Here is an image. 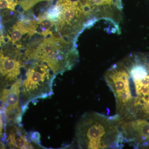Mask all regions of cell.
I'll use <instances>...</instances> for the list:
<instances>
[{"instance_id":"obj_1","label":"cell","mask_w":149,"mask_h":149,"mask_svg":"<svg viewBox=\"0 0 149 149\" xmlns=\"http://www.w3.org/2000/svg\"><path fill=\"white\" fill-rule=\"evenodd\" d=\"M122 119L95 112L85 113L77 123L75 140L80 149H120L123 146L120 132Z\"/></svg>"},{"instance_id":"obj_2","label":"cell","mask_w":149,"mask_h":149,"mask_svg":"<svg viewBox=\"0 0 149 149\" xmlns=\"http://www.w3.org/2000/svg\"><path fill=\"white\" fill-rule=\"evenodd\" d=\"M55 76L45 63L37 60L29 61L20 93V103L24 111L29 102L38 98H46L52 95Z\"/></svg>"},{"instance_id":"obj_3","label":"cell","mask_w":149,"mask_h":149,"mask_svg":"<svg viewBox=\"0 0 149 149\" xmlns=\"http://www.w3.org/2000/svg\"><path fill=\"white\" fill-rule=\"evenodd\" d=\"M107 85L114 94L116 114L123 121L129 119L134 105L129 89L128 69L123 61L112 65L104 76Z\"/></svg>"},{"instance_id":"obj_4","label":"cell","mask_w":149,"mask_h":149,"mask_svg":"<svg viewBox=\"0 0 149 149\" xmlns=\"http://www.w3.org/2000/svg\"><path fill=\"white\" fill-rule=\"evenodd\" d=\"M22 49L9 42H4L0 47V91L9 88L21 78L29 60Z\"/></svg>"},{"instance_id":"obj_5","label":"cell","mask_w":149,"mask_h":149,"mask_svg":"<svg viewBox=\"0 0 149 149\" xmlns=\"http://www.w3.org/2000/svg\"><path fill=\"white\" fill-rule=\"evenodd\" d=\"M120 132L123 144H129L135 148L149 145V122L145 119L123 121Z\"/></svg>"},{"instance_id":"obj_6","label":"cell","mask_w":149,"mask_h":149,"mask_svg":"<svg viewBox=\"0 0 149 149\" xmlns=\"http://www.w3.org/2000/svg\"><path fill=\"white\" fill-rule=\"evenodd\" d=\"M20 124L8 123L6 124L5 139L11 148L34 149L40 148L26 134Z\"/></svg>"},{"instance_id":"obj_7","label":"cell","mask_w":149,"mask_h":149,"mask_svg":"<svg viewBox=\"0 0 149 149\" xmlns=\"http://www.w3.org/2000/svg\"><path fill=\"white\" fill-rule=\"evenodd\" d=\"M23 79H19L9 88L0 91V103L3 108L13 107L21 105L20 93Z\"/></svg>"},{"instance_id":"obj_8","label":"cell","mask_w":149,"mask_h":149,"mask_svg":"<svg viewBox=\"0 0 149 149\" xmlns=\"http://www.w3.org/2000/svg\"><path fill=\"white\" fill-rule=\"evenodd\" d=\"M19 3L17 0H0V10L8 9L15 11Z\"/></svg>"},{"instance_id":"obj_9","label":"cell","mask_w":149,"mask_h":149,"mask_svg":"<svg viewBox=\"0 0 149 149\" xmlns=\"http://www.w3.org/2000/svg\"><path fill=\"white\" fill-rule=\"evenodd\" d=\"M6 124L3 108L0 104V139H5Z\"/></svg>"},{"instance_id":"obj_10","label":"cell","mask_w":149,"mask_h":149,"mask_svg":"<svg viewBox=\"0 0 149 149\" xmlns=\"http://www.w3.org/2000/svg\"><path fill=\"white\" fill-rule=\"evenodd\" d=\"M5 42L4 37L2 32L0 30V47L2 45L3 43Z\"/></svg>"},{"instance_id":"obj_11","label":"cell","mask_w":149,"mask_h":149,"mask_svg":"<svg viewBox=\"0 0 149 149\" xmlns=\"http://www.w3.org/2000/svg\"><path fill=\"white\" fill-rule=\"evenodd\" d=\"M5 148V146L3 143L0 141V148Z\"/></svg>"},{"instance_id":"obj_12","label":"cell","mask_w":149,"mask_h":149,"mask_svg":"<svg viewBox=\"0 0 149 149\" xmlns=\"http://www.w3.org/2000/svg\"><path fill=\"white\" fill-rule=\"evenodd\" d=\"M68 0H59V1H68Z\"/></svg>"}]
</instances>
